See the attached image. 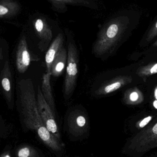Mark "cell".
Returning a JSON list of instances; mask_svg holds the SVG:
<instances>
[{"mask_svg":"<svg viewBox=\"0 0 157 157\" xmlns=\"http://www.w3.org/2000/svg\"><path fill=\"white\" fill-rule=\"evenodd\" d=\"M63 37L62 34L60 33L52 42L49 49L47 51L45 57L47 73H51L52 65L59 51L61 49L63 44Z\"/></svg>","mask_w":157,"mask_h":157,"instance_id":"obj_11","label":"cell"},{"mask_svg":"<svg viewBox=\"0 0 157 157\" xmlns=\"http://www.w3.org/2000/svg\"><path fill=\"white\" fill-rule=\"evenodd\" d=\"M13 77L9 60L6 61L3 68L0 73V83L3 95L9 108L13 107Z\"/></svg>","mask_w":157,"mask_h":157,"instance_id":"obj_6","label":"cell"},{"mask_svg":"<svg viewBox=\"0 0 157 157\" xmlns=\"http://www.w3.org/2000/svg\"><path fill=\"white\" fill-rule=\"evenodd\" d=\"M154 46H157V40L154 43Z\"/></svg>","mask_w":157,"mask_h":157,"instance_id":"obj_23","label":"cell"},{"mask_svg":"<svg viewBox=\"0 0 157 157\" xmlns=\"http://www.w3.org/2000/svg\"><path fill=\"white\" fill-rule=\"evenodd\" d=\"M153 106L155 107V108L157 109V100H155L153 102Z\"/></svg>","mask_w":157,"mask_h":157,"instance_id":"obj_22","label":"cell"},{"mask_svg":"<svg viewBox=\"0 0 157 157\" xmlns=\"http://www.w3.org/2000/svg\"><path fill=\"white\" fill-rule=\"evenodd\" d=\"M152 116H148L143 119L139 124V126L140 128H143L145 127L147 124H148L149 122L152 120Z\"/></svg>","mask_w":157,"mask_h":157,"instance_id":"obj_20","label":"cell"},{"mask_svg":"<svg viewBox=\"0 0 157 157\" xmlns=\"http://www.w3.org/2000/svg\"><path fill=\"white\" fill-rule=\"evenodd\" d=\"M129 23L126 16L118 17L107 23L100 30L94 44V54L101 56L111 52L121 38Z\"/></svg>","mask_w":157,"mask_h":157,"instance_id":"obj_2","label":"cell"},{"mask_svg":"<svg viewBox=\"0 0 157 157\" xmlns=\"http://www.w3.org/2000/svg\"><path fill=\"white\" fill-rule=\"evenodd\" d=\"M132 81V78L131 76H121L118 77L99 88L96 91V94L97 96L108 95L130 84Z\"/></svg>","mask_w":157,"mask_h":157,"instance_id":"obj_8","label":"cell"},{"mask_svg":"<svg viewBox=\"0 0 157 157\" xmlns=\"http://www.w3.org/2000/svg\"><path fill=\"white\" fill-rule=\"evenodd\" d=\"M67 51L62 47L59 51L52 65L51 73L52 75L58 77L63 73L67 61Z\"/></svg>","mask_w":157,"mask_h":157,"instance_id":"obj_10","label":"cell"},{"mask_svg":"<svg viewBox=\"0 0 157 157\" xmlns=\"http://www.w3.org/2000/svg\"><path fill=\"white\" fill-rule=\"evenodd\" d=\"M19 103L21 112L26 127L36 132L45 145L53 152L62 151L63 144L55 139L43 124L38 109L36 98L31 79H23L18 82Z\"/></svg>","mask_w":157,"mask_h":157,"instance_id":"obj_1","label":"cell"},{"mask_svg":"<svg viewBox=\"0 0 157 157\" xmlns=\"http://www.w3.org/2000/svg\"><path fill=\"white\" fill-rule=\"evenodd\" d=\"M154 96L156 100H157V85L155 89V92H154Z\"/></svg>","mask_w":157,"mask_h":157,"instance_id":"obj_21","label":"cell"},{"mask_svg":"<svg viewBox=\"0 0 157 157\" xmlns=\"http://www.w3.org/2000/svg\"><path fill=\"white\" fill-rule=\"evenodd\" d=\"M34 26L41 41L47 44L49 43L52 39V33L46 20L44 18H37L34 21Z\"/></svg>","mask_w":157,"mask_h":157,"instance_id":"obj_12","label":"cell"},{"mask_svg":"<svg viewBox=\"0 0 157 157\" xmlns=\"http://www.w3.org/2000/svg\"><path fill=\"white\" fill-rule=\"evenodd\" d=\"M157 36V20L154 23L150 30L148 31L147 36L146 40L147 41H151Z\"/></svg>","mask_w":157,"mask_h":157,"instance_id":"obj_19","label":"cell"},{"mask_svg":"<svg viewBox=\"0 0 157 157\" xmlns=\"http://www.w3.org/2000/svg\"><path fill=\"white\" fill-rule=\"evenodd\" d=\"M19 2L13 0H0V18L8 19L15 17L21 11Z\"/></svg>","mask_w":157,"mask_h":157,"instance_id":"obj_9","label":"cell"},{"mask_svg":"<svg viewBox=\"0 0 157 157\" xmlns=\"http://www.w3.org/2000/svg\"><path fill=\"white\" fill-rule=\"evenodd\" d=\"M78 55L74 44L70 42L68 46L67 65L64 83V97L68 99L72 95L76 87L78 73Z\"/></svg>","mask_w":157,"mask_h":157,"instance_id":"obj_3","label":"cell"},{"mask_svg":"<svg viewBox=\"0 0 157 157\" xmlns=\"http://www.w3.org/2000/svg\"><path fill=\"white\" fill-rule=\"evenodd\" d=\"M32 59L28 47L26 37L22 35L17 43L16 52V67L17 72L20 74L25 73Z\"/></svg>","mask_w":157,"mask_h":157,"instance_id":"obj_7","label":"cell"},{"mask_svg":"<svg viewBox=\"0 0 157 157\" xmlns=\"http://www.w3.org/2000/svg\"><path fill=\"white\" fill-rule=\"evenodd\" d=\"M157 73V63H152L137 69L136 74L141 77H147Z\"/></svg>","mask_w":157,"mask_h":157,"instance_id":"obj_16","label":"cell"},{"mask_svg":"<svg viewBox=\"0 0 157 157\" xmlns=\"http://www.w3.org/2000/svg\"><path fill=\"white\" fill-rule=\"evenodd\" d=\"M144 99L142 92L136 88L127 90L124 95V100L127 104H135L142 101Z\"/></svg>","mask_w":157,"mask_h":157,"instance_id":"obj_15","label":"cell"},{"mask_svg":"<svg viewBox=\"0 0 157 157\" xmlns=\"http://www.w3.org/2000/svg\"><path fill=\"white\" fill-rule=\"evenodd\" d=\"M51 75V73H48L43 75L42 77L41 91L44 98L46 100V101L54 112L55 115H56L55 102H54V97H53L50 84Z\"/></svg>","mask_w":157,"mask_h":157,"instance_id":"obj_13","label":"cell"},{"mask_svg":"<svg viewBox=\"0 0 157 157\" xmlns=\"http://www.w3.org/2000/svg\"><path fill=\"white\" fill-rule=\"evenodd\" d=\"M9 46L6 40L0 38V68H3L6 61L8 60Z\"/></svg>","mask_w":157,"mask_h":157,"instance_id":"obj_17","label":"cell"},{"mask_svg":"<svg viewBox=\"0 0 157 157\" xmlns=\"http://www.w3.org/2000/svg\"><path fill=\"white\" fill-rule=\"evenodd\" d=\"M67 125L70 135L75 138L82 137L88 131L87 116L81 110H73L67 117Z\"/></svg>","mask_w":157,"mask_h":157,"instance_id":"obj_5","label":"cell"},{"mask_svg":"<svg viewBox=\"0 0 157 157\" xmlns=\"http://www.w3.org/2000/svg\"><path fill=\"white\" fill-rule=\"evenodd\" d=\"M36 100L39 112L44 126L56 140L63 144L59 127L55 120L56 115L44 98L40 86L38 88Z\"/></svg>","mask_w":157,"mask_h":157,"instance_id":"obj_4","label":"cell"},{"mask_svg":"<svg viewBox=\"0 0 157 157\" xmlns=\"http://www.w3.org/2000/svg\"><path fill=\"white\" fill-rule=\"evenodd\" d=\"M3 157H11L9 155H5Z\"/></svg>","mask_w":157,"mask_h":157,"instance_id":"obj_24","label":"cell"},{"mask_svg":"<svg viewBox=\"0 0 157 157\" xmlns=\"http://www.w3.org/2000/svg\"><path fill=\"white\" fill-rule=\"evenodd\" d=\"M17 157H41V155L35 148L29 146H25L18 150Z\"/></svg>","mask_w":157,"mask_h":157,"instance_id":"obj_18","label":"cell"},{"mask_svg":"<svg viewBox=\"0 0 157 157\" xmlns=\"http://www.w3.org/2000/svg\"><path fill=\"white\" fill-rule=\"evenodd\" d=\"M144 133H141L139 137L135 136L134 138L138 137L139 139L138 142H140L139 145L141 143L143 144V146L145 143L146 144V145L147 146L146 149L147 151L148 147L151 148L157 146V122L153 127H150V129L147 130L146 129Z\"/></svg>","mask_w":157,"mask_h":157,"instance_id":"obj_14","label":"cell"}]
</instances>
